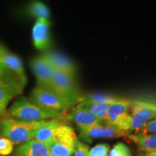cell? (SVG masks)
<instances>
[{"instance_id":"cell-1","label":"cell","mask_w":156,"mask_h":156,"mask_svg":"<svg viewBox=\"0 0 156 156\" xmlns=\"http://www.w3.org/2000/svg\"><path fill=\"white\" fill-rule=\"evenodd\" d=\"M7 115L8 118L25 122L62 119L64 118L63 113L45 108L24 96L19 97L12 104L7 110Z\"/></svg>"},{"instance_id":"cell-2","label":"cell","mask_w":156,"mask_h":156,"mask_svg":"<svg viewBox=\"0 0 156 156\" xmlns=\"http://www.w3.org/2000/svg\"><path fill=\"white\" fill-rule=\"evenodd\" d=\"M46 120L38 122H25L11 118H3L0 120L1 135L7 138L14 145H22L34 139L36 129Z\"/></svg>"},{"instance_id":"cell-3","label":"cell","mask_w":156,"mask_h":156,"mask_svg":"<svg viewBox=\"0 0 156 156\" xmlns=\"http://www.w3.org/2000/svg\"><path fill=\"white\" fill-rule=\"evenodd\" d=\"M77 140L73 129L62 123L56 129L53 140L46 145L53 156H73Z\"/></svg>"},{"instance_id":"cell-4","label":"cell","mask_w":156,"mask_h":156,"mask_svg":"<svg viewBox=\"0 0 156 156\" xmlns=\"http://www.w3.org/2000/svg\"><path fill=\"white\" fill-rule=\"evenodd\" d=\"M50 90L76 106L81 100L83 95L76 82V77L54 70Z\"/></svg>"},{"instance_id":"cell-5","label":"cell","mask_w":156,"mask_h":156,"mask_svg":"<svg viewBox=\"0 0 156 156\" xmlns=\"http://www.w3.org/2000/svg\"><path fill=\"white\" fill-rule=\"evenodd\" d=\"M29 98L39 106L58 112L63 113L75 106L52 90L44 88L37 85L33 89Z\"/></svg>"},{"instance_id":"cell-6","label":"cell","mask_w":156,"mask_h":156,"mask_svg":"<svg viewBox=\"0 0 156 156\" xmlns=\"http://www.w3.org/2000/svg\"><path fill=\"white\" fill-rule=\"evenodd\" d=\"M78 129L83 140L90 142H92L93 139L116 138L125 135L126 134V132L109 125L106 122H105V124H103L102 122H101L89 127L78 128Z\"/></svg>"},{"instance_id":"cell-7","label":"cell","mask_w":156,"mask_h":156,"mask_svg":"<svg viewBox=\"0 0 156 156\" xmlns=\"http://www.w3.org/2000/svg\"><path fill=\"white\" fill-rule=\"evenodd\" d=\"M0 62L17 77L23 87H25L28 83V78L20 58L2 46L0 51Z\"/></svg>"},{"instance_id":"cell-8","label":"cell","mask_w":156,"mask_h":156,"mask_svg":"<svg viewBox=\"0 0 156 156\" xmlns=\"http://www.w3.org/2000/svg\"><path fill=\"white\" fill-rule=\"evenodd\" d=\"M30 67L37 80V86L50 89L54 70L42 55L33 58Z\"/></svg>"},{"instance_id":"cell-9","label":"cell","mask_w":156,"mask_h":156,"mask_svg":"<svg viewBox=\"0 0 156 156\" xmlns=\"http://www.w3.org/2000/svg\"><path fill=\"white\" fill-rule=\"evenodd\" d=\"M42 56L55 71L62 72L73 77L77 75V67L75 62L64 54L54 51H48Z\"/></svg>"},{"instance_id":"cell-10","label":"cell","mask_w":156,"mask_h":156,"mask_svg":"<svg viewBox=\"0 0 156 156\" xmlns=\"http://www.w3.org/2000/svg\"><path fill=\"white\" fill-rule=\"evenodd\" d=\"M49 19H37L32 28V40L34 47L39 51H46L51 46Z\"/></svg>"},{"instance_id":"cell-11","label":"cell","mask_w":156,"mask_h":156,"mask_svg":"<svg viewBox=\"0 0 156 156\" xmlns=\"http://www.w3.org/2000/svg\"><path fill=\"white\" fill-rule=\"evenodd\" d=\"M67 119L75 123L78 128L89 127L103 122L86 109L78 105L68 114Z\"/></svg>"},{"instance_id":"cell-12","label":"cell","mask_w":156,"mask_h":156,"mask_svg":"<svg viewBox=\"0 0 156 156\" xmlns=\"http://www.w3.org/2000/svg\"><path fill=\"white\" fill-rule=\"evenodd\" d=\"M13 156H53L44 143L32 140L18 146Z\"/></svg>"},{"instance_id":"cell-13","label":"cell","mask_w":156,"mask_h":156,"mask_svg":"<svg viewBox=\"0 0 156 156\" xmlns=\"http://www.w3.org/2000/svg\"><path fill=\"white\" fill-rule=\"evenodd\" d=\"M0 86L7 90L15 97L20 95L24 87L17 77L0 62Z\"/></svg>"},{"instance_id":"cell-14","label":"cell","mask_w":156,"mask_h":156,"mask_svg":"<svg viewBox=\"0 0 156 156\" xmlns=\"http://www.w3.org/2000/svg\"><path fill=\"white\" fill-rule=\"evenodd\" d=\"M62 123L61 119L46 120L44 124L36 129L34 140L46 145L53 140L56 129Z\"/></svg>"},{"instance_id":"cell-15","label":"cell","mask_w":156,"mask_h":156,"mask_svg":"<svg viewBox=\"0 0 156 156\" xmlns=\"http://www.w3.org/2000/svg\"><path fill=\"white\" fill-rule=\"evenodd\" d=\"M129 138L140 148L146 153L156 151V135L151 134L137 133L129 134Z\"/></svg>"},{"instance_id":"cell-16","label":"cell","mask_w":156,"mask_h":156,"mask_svg":"<svg viewBox=\"0 0 156 156\" xmlns=\"http://www.w3.org/2000/svg\"><path fill=\"white\" fill-rule=\"evenodd\" d=\"M132 103L129 101L125 100V99L119 101V102L114 103L111 104L108 108V114H107L105 122L114 127L118 119L122 114L127 113Z\"/></svg>"},{"instance_id":"cell-17","label":"cell","mask_w":156,"mask_h":156,"mask_svg":"<svg viewBox=\"0 0 156 156\" xmlns=\"http://www.w3.org/2000/svg\"><path fill=\"white\" fill-rule=\"evenodd\" d=\"M124 100L114 95L106 94V93H91V94L83 95L80 103H112L119 102Z\"/></svg>"},{"instance_id":"cell-18","label":"cell","mask_w":156,"mask_h":156,"mask_svg":"<svg viewBox=\"0 0 156 156\" xmlns=\"http://www.w3.org/2000/svg\"><path fill=\"white\" fill-rule=\"evenodd\" d=\"M27 13L35 18L49 19L50 10L46 4L40 1H34L30 3L26 8Z\"/></svg>"},{"instance_id":"cell-19","label":"cell","mask_w":156,"mask_h":156,"mask_svg":"<svg viewBox=\"0 0 156 156\" xmlns=\"http://www.w3.org/2000/svg\"><path fill=\"white\" fill-rule=\"evenodd\" d=\"M78 106L85 108L103 122L106 120L110 103H80Z\"/></svg>"},{"instance_id":"cell-20","label":"cell","mask_w":156,"mask_h":156,"mask_svg":"<svg viewBox=\"0 0 156 156\" xmlns=\"http://www.w3.org/2000/svg\"><path fill=\"white\" fill-rule=\"evenodd\" d=\"M130 108H132V114L137 115L147 122L156 119V111L154 109L138 103H132Z\"/></svg>"},{"instance_id":"cell-21","label":"cell","mask_w":156,"mask_h":156,"mask_svg":"<svg viewBox=\"0 0 156 156\" xmlns=\"http://www.w3.org/2000/svg\"><path fill=\"white\" fill-rule=\"evenodd\" d=\"M14 98L12 93L0 86V118L5 114L9 101Z\"/></svg>"},{"instance_id":"cell-22","label":"cell","mask_w":156,"mask_h":156,"mask_svg":"<svg viewBox=\"0 0 156 156\" xmlns=\"http://www.w3.org/2000/svg\"><path fill=\"white\" fill-rule=\"evenodd\" d=\"M130 148L123 142H118L109 151L108 156H132Z\"/></svg>"},{"instance_id":"cell-23","label":"cell","mask_w":156,"mask_h":156,"mask_svg":"<svg viewBox=\"0 0 156 156\" xmlns=\"http://www.w3.org/2000/svg\"><path fill=\"white\" fill-rule=\"evenodd\" d=\"M14 143L5 136H0V156H8L14 152Z\"/></svg>"},{"instance_id":"cell-24","label":"cell","mask_w":156,"mask_h":156,"mask_svg":"<svg viewBox=\"0 0 156 156\" xmlns=\"http://www.w3.org/2000/svg\"><path fill=\"white\" fill-rule=\"evenodd\" d=\"M110 146L107 143H100L90 149L89 156H108Z\"/></svg>"},{"instance_id":"cell-25","label":"cell","mask_w":156,"mask_h":156,"mask_svg":"<svg viewBox=\"0 0 156 156\" xmlns=\"http://www.w3.org/2000/svg\"><path fill=\"white\" fill-rule=\"evenodd\" d=\"M90 148L88 145L77 140L76 142V149L73 156H89Z\"/></svg>"},{"instance_id":"cell-26","label":"cell","mask_w":156,"mask_h":156,"mask_svg":"<svg viewBox=\"0 0 156 156\" xmlns=\"http://www.w3.org/2000/svg\"><path fill=\"white\" fill-rule=\"evenodd\" d=\"M142 133L151 134L156 135V119L148 122L143 129L142 130Z\"/></svg>"},{"instance_id":"cell-27","label":"cell","mask_w":156,"mask_h":156,"mask_svg":"<svg viewBox=\"0 0 156 156\" xmlns=\"http://www.w3.org/2000/svg\"><path fill=\"white\" fill-rule=\"evenodd\" d=\"M136 156H153L151 153H146V152H140L136 154Z\"/></svg>"},{"instance_id":"cell-28","label":"cell","mask_w":156,"mask_h":156,"mask_svg":"<svg viewBox=\"0 0 156 156\" xmlns=\"http://www.w3.org/2000/svg\"><path fill=\"white\" fill-rule=\"evenodd\" d=\"M152 155H153V156H156V151H154V152H151Z\"/></svg>"},{"instance_id":"cell-29","label":"cell","mask_w":156,"mask_h":156,"mask_svg":"<svg viewBox=\"0 0 156 156\" xmlns=\"http://www.w3.org/2000/svg\"><path fill=\"white\" fill-rule=\"evenodd\" d=\"M2 45H1V44H0V51H1V49H2Z\"/></svg>"},{"instance_id":"cell-30","label":"cell","mask_w":156,"mask_h":156,"mask_svg":"<svg viewBox=\"0 0 156 156\" xmlns=\"http://www.w3.org/2000/svg\"><path fill=\"white\" fill-rule=\"evenodd\" d=\"M2 135H1V132H0V136H1Z\"/></svg>"}]
</instances>
